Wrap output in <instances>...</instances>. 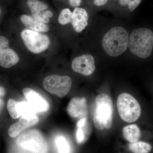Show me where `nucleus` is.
Returning <instances> with one entry per match:
<instances>
[{
  "instance_id": "obj_24",
  "label": "nucleus",
  "mask_w": 153,
  "mask_h": 153,
  "mask_svg": "<svg viewBox=\"0 0 153 153\" xmlns=\"http://www.w3.org/2000/svg\"><path fill=\"white\" fill-rule=\"evenodd\" d=\"M82 0H69L70 5L73 7H76L79 6L81 3Z\"/></svg>"
},
{
  "instance_id": "obj_3",
  "label": "nucleus",
  "mask_w": 153,
  "mask_h": 153,
  "mask_svg": "<svg viewBox=\"0 0 153 153\" xmlns=\"http://www.w3.org/2000/svg\"><path fill=\"white\" fill-rule=\"evenodd\" d=\"M96 106L93 113V121L96 128L98 130L110 129L112 124L113 107L112 101L109 96L104 94L96 97Z\"/></svg>"
},
{
  "instance_id": "obj_15",
  "label": "nucleus",
  "mask_w": 153,
  "mask_h": 153,
  "mask_svg": "<svg viewBox=\"0 0 153 153\" xmlns=\"http://www.w3.org/2000/svg\"><path fill=\"white\" fill-rule=\"evenodd\" d=\"M20 19L23 25L30 30L39 32H47L49 31L48 25L33 16L23 15L21 16Z\"/></svg>"
},
{
  "instance_id": "obj_19",
  "label": "nucleus",
  "mask_w": 153,
  "mask_h": 153,
  "mask_svg": "<svg viewBox=\"0 0 153 153\" xmlns=\"http://www.w3.org/2000/svg\"><path fill=\"white\" fill-rule=\"evenodd\" d=\"M59 153H68L70 150L69 144L63 137L59 136L55 140Z\"/></svg>"
},
{
  "instance_id": "obj_2",
  "label": "nucleus",
  "mask_w": 153,
  "mask_h": 153,
  "mask_svg": "<svg viewBox=\"0 0 153 153\" xmlns=\"http://www.w3.org/2000/svg\"><path fill=\"white\" fill-rule=\"evenodd\" d=\"M128 33L124 28L114 27L108 30L102 40L105 52L112 57L119 56L125 52L128 46Z\"/></svg>"
},
{
  "instance_id": "obj_20",
  "label": "nucleus",
  "mask_w": 153,
  "mask_h": 153,
  "mask_svg": "<svg viewBox=\"0 0 153 153\" xmlns=\"http://www.w3.org/2000/svg\"><path fill=\"white\" fill-rule=\"evenodd\" d=\"M18 102L13 99H10L8 101L7 108L9 114L12 118L17 119L20 117V114L17 110V104Z\"/></svg>"
},
{
  "instance_id": "obj_21",
  "label": "nucleus",
  "mask_w": 153,
  "mask_h": 153,
  "mask_svg": "<svg viewBox=\"0 0 153 153\" xmlns=\"http://www.w3.org/2000/svg\"><path fill=\"white\" fill-rule=\"evenodd\" d=\"M72 13L69 9H64L61 11L58 17V22L61 25H65L71 23Z\"/></svg>"
},
{
  "instance_id": "obj_29",
  "label": "nucleus",
  "mask_w": 153,
  "mask_h": 153,
  "mask_svg": "<svg viewBox=\"0 0 153 153\" xmlns=\"http://www.w3.org/2000/svg\"><path fill=\"white\" fill-rule=\"evenodd\" d=\"M1 8H0V15H1Z\"/></svg>"
},
{
  "instance_id": "obj_10",
  "label": "nucleus",
  "mask_w": 153,
  "mask_h": 153,
  "mask_svg": "<svg viewBox=\"0 0 153 153\" xmlns=\"http://www.w3.org/2000/svg\"><path fill=\"white\" fill-rule=\"evenodd\" d=\"M28 102L36 112H46L49 110L50 105L45 98L32 88H26L22 91Z\"/></svg>"
},
{
  "instance_id": "obj_4",
  "label": "nucleus",
  "mask_w": 153,
  "mask_h": 153,
  "mask_svg": "<svg viewBox=\"0 0 153 153\" xmlns=\"http://www.w3.org/2000/svg\"><path fill=\"white\" fill-rule=\"evenodd\" d=\"M117 105L120 116L126 122H134L140 117L141 109L139 103L129 94H120L117 97Z\"/></svg>"
},
{
  "instance_id": "obj_5",
  "label": "nucleus",
  "mask_w": 153,
  "mask_h": 153,
  "mask_svg": "<svg viewBox=\"0 0 153 153\" xmlns=\"http://www.w3.org/2000/svg\"><path fill=\"white\" fill-rule=\"evenodd\" d=\"M17 143L21 147L34 153H46L47 145L44 137L36 130L25 132L18 137Z\"/></svg>"
},
{
  "instance_id": "obj_22",
  "label": "nucleus",
  "mask_w": 153,
  "mask_h": 153,
  "mask_svg": "<svg viewBox=\"0 0 153 153\" xmlns=\"http://www.w3.org/2000/svg\"><path fill=\"white\" fill-rule=\"evenodd\" d=\"M76 141L79 143L83 142L84 140V135L83 132L81 128H78L76 134Z\"/></svg>"
},
{
  "instance_id": "obj_28",
  "label": "nucleus",
  "mask_w": 153,
  "mask_h": 153,
  "mask_svg": "<svg viewBox=\"0 0 153 153\" xmlns=\"http://www.w3.org/2000/svg\"><path fill=\"white\" fill-rule=\"evenodd\" d=\"M4 106V101L3 100L0 99V113L2 110L3 107Z\"/></svg>"
},
{
  "instance_id": "obj_6",
  "label": "nucleus",
  "mask_w": 153,
  "mask_h": 153,
  "mask_svg": "<svg viewBox=\"0 0 153 153\" xmlns=\"http://www.w3.org/2000/svg\"><path fill=\"white\" fill-rule=\"evenodd\" d=\"M43 83L44 89L48 92L62 98L70 91L72 80L68 76L52 75L46 77Z\"/></svg>"
},
{
  "instance_id": "obj_12",
  "label": "nucleus",
  "mask_w": 153,
  "mask_h": 153,
  "mask_svg": "<svg viewBox=\"0 0 153 153\" xmlns=\"http://www.w3.org/2000/svg\"><path fill=\"white\" fill-rule=\"evenodd\" d=\"M33 16L44 24L49 22V18L53 16V13L49 10L48 6L38 0H28L27 2Z\"/></svg>"
},
{
  "instance_id": "obj_9",
  "label": "nucleus",
  "mask_w": 153,
  "mask_h": 153,
  "mask_svg": "<svg viewBox=\"0 0 153 153\" xmlns=\"http://www.w3.org/2000/svg\"><path fill=\"white\" fill-rule=\"evenodd\" d=\"M71 67L75 72L89 76L95 71V60L93 56L89 54L81 55L73 60Z\"/></svg>"
},
{
  "instance_id": "obj_18",
  "label": "nucleus",
  "mask_w": 153,
  "mask_h": 153,
  "mask_svg": "<svg viewBox=\"0 0 153 153\" xmlns=\"http://www.w3.org/2000/svg\"><path fill=\"white\" fill-rule=\"evenodd\" d=\"M17 110L20 116L26 114H36V111L30 105L28 102L22 101L18 102L17 104Z\"/></svg>"
},
{
  "instance_id": "obj_1",
  "label": "nucleus",
  "mask_w": 153,
  "mask_h": 153,
  "mask_svg": "<svg viewBox=\"0 0 153 153\" xmlns=\"http://www.w3.org/2000/svg\"><path fill=\"white\" fill-rule=\"evenodd\" d=\"M128 45L132 53L139 58L150 57L153 53V30L147 27L134 30L130 36Z\"/></svg>"
},
{
  "instance_id": "obj_17",
  "label": "nucleus",
  "mask_w": 153,
  "mask_h": 153,
  "mask_svg": "<svg viewBox=\"0 0 153 153\" xmlns=\"http://www.w3.org/2000/svg\"><path fill=\"white\" fill-rule=\"evenodd\" d=\"M128 148L133 153H149L152 150V146L149 144L143 142L131 143Z\"/></svg>"
},
{
  "instance_id": "obj_23",
  "label": "nucleus",
  "mask_w": 153,
  "mask_h": 153,
  "mask_svg": "<svg viewBox=\"0 0 153 153\" xmlns=\"http://www.w3.org/2000/svg\"><path fill=\"white\" fill-rule=\"evenodd\" d=\"M86 120H87V119H86V117H82V118L80 119L78 121V122H77V125H76L77 127L78 128H82V127H83V126L85 125Z\"/></svg>"
},
{
  "instance_id": "obj_8",
  "label": "nucleus",
  "mask_w": 153,
  "mask_h": 153,
  "mask_svg": "<svg viewBox=\"0 0 153 153\" xmlns=\"http://www.w3.org/2000/svg\"><path fill=\"white\" fill-rule=\"evenodd\" d=\"M10 42L5 36H0V66L10 68L19 62V57L16 52L9 47Z\"/></svg>"
},
{
  "instance_id": "obj_11",
  "label": "nucleus",
  "mask_w": 153,
  "mask_h": 153,
  "mask_svg": "<svg viewBox=\"0 0 153 153\" xmlns=\"http://www.w3.org/2000/svg\"><path fill=\"white\" fill-rule=\"evenodd\" d=\"M39 118L36 114H26L21 116L20 119L13 124L8 130L9 136L14 138L18 136L24 130L35 125L39 122Z\"/></svg>"
},
{
  "instance_id": "obj_27",
  "label": "nucleus",
  "mask_w": 153,
  "mask_h": 153,
  "mask_svg": "<svg viewBox=\"0 0 153 153\" xmlns=\"http://www.w3.org/2000/svg\"><path fill=\"white\" fill-rule=\"evenodd\" d=\"M132 1V0H120V3L122 5L125 6L128 5Z\"/></svg>"
},
{
  "instance_id": "obj_14",
  "label": "nucleus",
  "mask_w": 153,
  "mask_h": 153,
  "mask_svg": "<svg viewBox=\"0 0 153 153\" xmlns=\"http://www.w3.org/2000/svg\"><path fill=\"white\" fill-rule=\"evenodd\" d=\"M88 15L85 9L76 7L72 13V24L74 31L80 33L87 26Z\"/></svg>"
},
{
  "instance_id": "obj_13",
  "label": "nucleus",
  "mask_w": 153,
  "mask_h": 153,
  "mask_svg": "<svg viewBox=\"0 0 153 153\" xmlns=\"http://www.w3.org/2000/svg\"><path fill=\"white\" fill-rule=\"evenodd\" d=\"M86 111L87 101L85 97H73L69 101L67 108V113L72 117L84 115Z\"/></svg>"
},
{
  "instance_id": "obj_26",
  "label": "nucleus",
  "mask_w": 153,
  "mask_h": 153,
  "mask_svg": "<svg viewBox=\"0 0 153 153\" xmlns=\"http://www.w3.org/2000/svg\"><path fill=\"white\" fill-rule=\"evenodd\" d=\"M6 94V90L4 88L0 86V98L4 96Z\"/></svg>"
},
{
  "instance_id": "obj_25",
  "label": "nucleus",
  "mask_w": 153,
  "mask_h": 153,
  "mask_svg": "<svg viewBox=\"0 0 153 153\" xmlns=\"http://www.w3.org/2000/svg\"><path fill=\"white\" fill-rule=\"evenodd\" d=\"M108 0H94V3L97 6H102L105 4Z\"/></svg>"
},
{
  "instance_id": "obj_16",
  "label": "nucleus",
  "mask_w": 153,
  "mask_h": 153,
  "mask_svg": "<svg viewBox=\"0 0 153 153\" xmlns=\"http://www.w3.org/2000/svg\"><path fill=\"white\" fill-rule=\"evenodd\" d=\"M124 137L129 142L132 143L138 141L141 136L139 128L136 125L126 126L123 129Z\"/></svg>"
},
{
  "instance_id": "obj_7",
  "label": "nucleus",
  "mask_w": 153,
  "mask_h": 153,
  "mask_svg": "<svg viewBox=\"0 0 153 153\" xmlns=\"http://www.w3.org/2000/svg\"><path fill=\"white\" fill-rule=\"evenodd\" d=\"M21 37L28 50L35 54L44 52L50 45V40L47 35L34 30H23Z\"/></svg>"
}]
</instances>
